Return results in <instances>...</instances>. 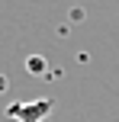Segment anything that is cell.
<instances>
[{
    "label": "cell",
    "mask_w": 119,
    "mask_h": 122,
    "mask_svg": "<svg viewBox=\"0 0 119 122\" xmlns=\"http://www.w3.org/2000/svg\"><path fill=\"white\" fill-rule=\"evenodd\" d=\"M26 71H29V74H42V71H45V58L32 55L29 61H26Z\"/></svg>",
    "instance_id": "2"
},
{
    "label": "cell",
    "mask_w": 119,
    "mask_h": 122,
    "mask_svg": "<svg viewBox=\"0 0 119 122\" xmlns=\"http://www.w3.org/2000/svg\"><path fill=\"white\" fill-rule=\"evenodd\" d=\"M6 87H10V80H6V77H3V74H0V93H3V90H6Z\"/></svg>",
    "instance_id": "3"
},
{
    "label": "cell",
    "mask_w": 119,
    "mask_h": 122,
    "mask_svg": "<svg viewBox=\"0 0 119 122\" xmlns=\"http://www.w3.org/2000/svg\"><path fill=\"white\" fill-rule=\"evenodd\" d=\"M55 112V100L42 97V100H19V103L6 106V116L16 122H52Z\"/></svg>",
    "instance_id": "1"
}]
</instances>
